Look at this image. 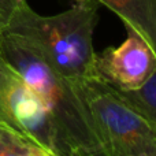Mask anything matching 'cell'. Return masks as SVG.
Here are the masks:
<instances>
[{
  "label": "cell",
  "instance_id": "obj_1",
  "mask_svg": "<svg viewBox=\"0 0 156 156\" xmlns=\"http://www.w3.org/2000/svg\"><path fill=\"white\" fill-rule=\"evenodd\" d=\"M96 22L97 7L93 0L78 2L51 16L40 15L26 0H18L4 32L26 40L54 70L71 81L94 77Z\"/></svg>",
  "mask_w": 156,
  "mask_h": 156
},
{
  "label": "cell",
  "instance_id": "obj_2",
  "mask_svg": "<svg viewBox=\"0 0 156 156\" xmlns=\"http://www.w3.org/2000/svg\"><path fill=\"white\" fill-rule=\"evenodd\" d=\"M0 56L43 100L59 138L62 156H103L70 80L54 70L26 40L14 33H3Z\"/></svg>",
  "mask_w": 156,
  "mask_h": 156
},
{
  "label": "cell",
  "instance_id": "obj_3",
  "mask_svg": "<svg viewBox=\"0 0 156 156\" xmlns=\"http://www.w3.org/2000/svg\"><path fill=\"white\" fill-rule=\"evenodd\" d=\"M103 156H156V126L96 77L71 80Z\"/></svg>",
  "mask_w": 156,
  "mask_h": 156
},
{
  "label": "cell",
  "instance_id": "obj_4",
  "mask_svg": "<svg viewBox=\"0 0 156 156\" xmlns=\"http://www.w3.org/2000/svg\"><path fill=\"white\" fill-rule=\"evenodd\" d=\"M0 121L62 156V147L43 100L0 56Z\"/></svg>",
  "mask_w": 156,
  "mask_h": 156
},
{
  "label": "cell",
  "instance_id": "obj_5",
  "mask_svg": "<svg viewBox=\"0 0 156 156\" xmlns=\"http://www.w3.org/2000/svg\"><path fill=\"white\" fill-rule=\"evenodd\" d=\"M156 70V54L136 32L118 47L94 55V77L121 92L140 88Z\"/></svg>",
  "mask_w": 156,
  "mask_h": 156
},
{
  "label": "cell",
  "instance_id": "obj_6",
  "mask_svg": "<svg viewBox=\"0 0 156 156\" xmlns=\"http://www.w3.org/2000/svg\"><path fill=\"white\" fill-rule=\"evenodd\" d=\"M107 5L127 29L144 38L156 54V0H96Z\"/></svg>",
  "mask_w": 156,
  "mask_h": 156
},
{
  "label": "cell",
  "instance_id": "obj_7",
  "mask_svg": "<svg viewBox=\"0 0 156 156\" xmlns=\"http://www.w3.org/2000/svg\"><path fill=\"white\" fill-rule=\"evenodd\" d=\"M34 140L0 121V156H47Z\"/></svg>",
  "mask_w": 156,
  "mask_h": 156
},
{
  "label": "cell",
  "instance_id": "obj_8",
  "mask_svg": "<svg viewBox=\"0 0 156 156\" xmlns=\"http://www.w3.org/2000/svg\"><path fill=\"white\" fill-rule=\"evenodd\" d=\"M116 93L156 126V70L140 88L126 92L116 90Z\"/></svg>",
  "mask_w": 156,
  "mask_h": 156
},
{
  "label": "cell",
  "instance_id": "obj_9",
  "mask_svg": "<svg viewBox=\"0 0 156 156\" xmlns=\"http://www.w3.org/2000/svg\"><path fill=\"white\" fill-rule=\"evenodd\" d=\"M8 16H10V12L0 7V40H2L3 33H4V30H5V25H7Z\"/></svg>",
  "mask_w": 156,
  "mask_h": 156
},
{
  "label": "cell",
  "instance_id": "obj_10",
  "mask_svg": "<svg viewBox=\"0 0 156 156\" xmlns=\"http://www.w3.org/2000/svg\"><path fill=\"white\" fill-rule=\"evenodd\" d=\"M47 156H60V155H56V154H51V152H47Z\"/></svg>",
  "mask_w": 156,
  "mask_h": 156
},
{
  "label": "cell",
  "instance_id": "obj_11",
  "mask_svg": "<svg viewBox=\"0 0 156 156\" xmlns=\"http://www.w3.org/2000/svg\"><path fill=\"white\" fill-rule=\"evenodd\" d=\"M78 2H82V0H78Z\"/></svg>",
  "mask_w": 156,
  "mask_h": 156
}]
</instances>
